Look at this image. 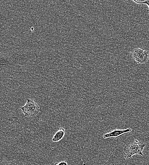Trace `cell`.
I'll return each instance as SVG.
<instances>
[{
    "label": "cell",
    "mask_w": 149,
    "mask_h": 165,
    "mask_svg": "<svg viewBox=\"0 0 149 165\" xmlns=\"http://www.w3.org/2000/svg\"><path fill=\"white\" fill-rule=\"evenodd\" d=\"M131 131L132 130L130 128L124 130L115 129L108 133L104 134L103 137L104 139L117 138Z\"/></svg>",
    "instance_id": "cell-3"
},
{
    "label": "cell",
    "mask_w": 149,
    "mask_h": 165,
    "mask_svg": "<svg viewBox=\"0 0 149 165\" xmlns=\"http://www.w3.org/2000/svg\"><path fill=\"white\" fill-rule=\"evenodd\" d=\"M139 142L137 140H135L128 143L125 145L123 151V154L125 158H131L133 155L136 154Z\"/></svg>",
    "instance_id": "cell-2"
},
{
    "label": "cell",
    "mask_w": 149,
    "mask_h": 165,
    "mask_svg": "<svg viewBox=\"0 0 149 165\" xmlns=\"http://www.w3.org/2000/svg\"><path fill=\"white\" fill-rule=\"evenodd\" d=\"M65 130L63 128H60L55 134L52 141L53 142H58L63 138L65 135Z\"/></svg>",
    "instance_id": "cell-4"
},
{
    "label": "cell",
    "mask_w": 149,
    "mask_h": 165,
    "mask_svg": "<svg viewBox=\"0 0 149 165\" xmlns=\"http://www.w3.org/2000/svg\"><path fill=\"white\" fill-rule=\"evenodd\" d=\"M68 164L66 161H61L58 163H56L55 164V165H68Z\"/></svg>",
    "instance_id": "cell-8"
},
{
    "label": "cell",
    "mask_w": 149,
    "mask_h": 165,
    "mask_svg": "<svg viewBox=\"0 0 149 165\" xmlns=\"http://www.w3.org/2000/svg\"><path fill=\"white\" fill-rule=\"evenodd\" d=\"M146 143H145L139 142V143L137 147L136 154H139L144 156L142 152L144 148L146 146Z\"/></svg>",
    "instance_id": "cell-7"
},
{
    "label": "cell",
    "mask_w": 149,
    "mask_h": 165,
    "mask_svg": "<svg viewBox=\"0 0 149 165\" xmlns=\"http://www.w3.org/2000/svg\"><path fill=\"white\" fill-rule=\"evenodd\" d=\"M143 54L135 60L137 63L142 64L146 63L148 60V51H144Z\"/></svg>",
    "instance_id": "cell-5"
},
{
    "label": "cell",
    "mask_w": 149,
    "mask_h": 165,
    "mask_svg": "<svg viewBox=\"0 0 149 165\" xmlns=\"http://www.w3.org/2000/svg\"><path fill=\"white\" fill-rule=\"evenodd\" d=\"M144 50L139 48L135 49L133 51V58L135 60L139 58L143 53Z\"/></svg>",
    "instance_id": "cell-6"
},
{
    "label": "cell",
    "mask_w": 149,
    "mask_h": 165,
    "mask_svg": "<svg viewBox=\"0 0 149 165\" xmlns=\"http://www.w3.org/2000/svg\"><path fill=\"white\" fill-rule=\"evenodd\" d=\"M25 105L20 108L26 117L36 116L39 112V107L38 104L33 99H28Z\"/></svg>",
    "instance_id": "cell-1"
},
{
    "label": "cell",
    "mask_w": 149,
    "mask_h": 165,
    "mask_svg": "<svg viewBox=\"0 0 149 165\" xmlns=\"http://www.w3.org/2000/svg\"></svg>",
    "instance_id": "cell-10"
},
{
    "label": "cell",
    "mask_w": 149,
    "mask_h": 165,
    "mask_svg": "<svg viewBox=\"0 0 149 165\" xmlns=\"http://www.w3.org/2000/svg\"><path fill=\"white\" fill-rule=\"evenodd\" d=\"M31 30L32 32H33L34 31V28L32 27L31 28Z\"/></svg>",
    "instance_id": "cell-9"
}]
</instances>
